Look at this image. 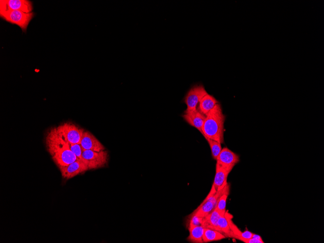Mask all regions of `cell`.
Masks as SVG:
<instances>
[{
	"mask_svg": "<svg viewBox=\"0 0 324 243\" xmlns=\"http://www.w3.org/2000/svg\"><path fill=\"white\" fill-rule=\"evenodd\" d=\"M206 139L210 146L212 157L213 159L216 160L222 149L221 144L216 141L211 139L207 138Z\"/></svg>",
	"mask_w": 324,
	"mask_h": 243,
	"instance_id": "19",
	"label": "cell"
},
{
	"mask_svg": "<svg viewBox=\"0 0 324 243\" xmlns=\"http://www.w3.org/2000/svg\"><path fill=\"white\" fill-rule=\"evenodd\" d=\"M45 141L47 149L58 167L67 165L77 159L69 143L58 133L56 127L48 130Z\"/></svg>",
	"mask_w": 324,
	"mask_h": 243,
	"instance_id": "1",
	"label": "cell"
},
{
	"mask_svg": "<svg viewBox=\"0 0 324 243\" xmlns=\"http://www.w3.org/2000/svg\"><path fill=\"white\" fill-rule=\"evenodd\" d=\"M218 103V101L212 96L208 94L199 102V111L206 115Z\"/></svg>",
	"mask_w": 324,
	"mask_h": 243,
	"instance_id": "14",
	"label": "cell"
},
{
	"mask_svg": "<svg viewBox=\"0 0 324 243\" xmlns=\"http://www.w3.org/2000/svg\"><path fill=\"white\" fill-rule=\"evenodd\" d=\"M216 160L217 164L232 170L240 161V157L238 155L225 147L222 149Z\"/></svg>",
	"mask_w": 324,
	"mask_h": 243,
	"instance_id": "9",
	"label": "cell"
},
{
	"mask_svg": "<svg viewBox=\"0 0 324 243\" xmlns=\"http://www.w3.org/2000/svg\"><path fill=\"white\" fill-rule=\"evenodd\" d=\"M218 230L226 237L232 238L233 233L230 228L227 219L225 215H221L218 221Z\"/></svg>",
	"mask_w": 324,
	"mask_h": 243,
	"instance_id": "18",
	"label": "cell"
},
{
	"mask_svg": "<svg viewBox=\"0 0 324 243\" xmlns=\"http://www.w3.org/2000/svg\"><path fill=\"white\" fill-rule=\"evenodd\" d=\"M216 205L210 200H204L193 213V215L204 218L215 207Z\"/></svg>",
	"mask_w": 324,
	"mask_h": 243,
	"instance_id": "16",
	"label": "cell"
},
{
	"mask_svg": "<svg viewBox=\"0 0 324 243\" xmlns=\"http://www.w3.org/2000/svg\"><path fill=\"white\" fill-rule=\"evenodd\" d=\"M203 219V218L192 215L189 226L201 225Z\"/></svg>",
	"mask_w": 324,
	"mask_h": 243,
	"instance_id": "22",
	"label": "cell"
},
{
	"mask_svg": "<svg viewBox=\"0 0 324 243\" xmlns=\"http://www.w3.org/2000/svg\"><path fill=\"white\" fill-rule=\"evenodd\" d=\"M189 235L187 240L194 243H202L204 228L202 225L190 226L188 227Z\"/></svg>",
	"mask_w": 324,
	"mask_h": 243,
	"instance_id": "15",
	"label": "cell"
},
{
	"mask_svg": "<svg viewBox=\"0 0 324 243\" xmlns=\"http://www.w3.org/2000/svg\"><path fill=\"white\" fill-rule=\"evenodd\" d=\"M7 10H18L26 13H30L33 10L32 3L28 0H0V11Z\"/></svg>",
	"mask_w": 324,
	"mask_h": 243,
	"instance_id": "8",
	"label": "cell"
},
{
	"mask_svg": "<svg viewBox=\"0 0 324 243\" xmlns=\"http://www.w3.org/2000/svg\"><path fill=\"white\" fill-rule=\"evenodd\" d=\"M221 216L217 210L214 208L210 213L203 219L201 225L204 228L218 230V221Z\"/></svg>",
	"mask_w": 324,
	"mask_h": 243,
	"instance_id": "13",
	"label": "cell"
},
{
	"mask_svg": "<svg viewBox=\"0 0 324 243\" xmlns=\"http://www.w3.org/2000/svg\"><path fill=\"white\" fill-rule=\"evenodd\" d=\"M58 133L69 144H80L85 130L71 122H65L56 127Z\"/></svg>",
	"mask_w": 324,
	"mask_h": 243,
	"instance_id": "4",
	"label": "cell"
},
{
	"mask_svg": "<svg viewBox=\"0 0 324 243\" xmlns=\"http://www.w3.org/2000/svg\"><path fill=\"white\" fill-rule=\"evenodd\" d=\"M184 119L191 126L197 129L202 134V126L205 121L206 115L199 110L185 113L182 115Z\"/></svg>",
	"mask_w": 324,
	"mask_h": 243,
	"instance_id": "12",
	"label": "cell"
},
{
	"mask_svg": "<svg viewBox=\"0 0 324 243\" xmlns=\"http://www.w3.org/2000/svg\"><path fill=\"white\" fill-rule=\"evenodd\" d=\"M225 116L218 103L206 115L202 126V135L205 139H211L221 144L224 142Z\"/></svg>",
	"mask_w": 324,
	"mask_h": 243,
	"instance_id": "2",
	"label": "cell"
},
{
	"mask_svg": "<svg viewBox=\"0 0 324 243\" xmlns=\"http://www.w3.org/2000/svg\"><path fill=\"white\" fill-rule=\"evenodd\" d=\"M208 94L203 85H195L192 87L184 97V102L187 105L185 113L194 111L202 98Z\"/></svg>",
	"mask_w": 324,
	"mask_h": 243,
	"instance_id": "6",
	"label": "cell"
},
{
	"mask_svg": "<svg viewBox=\"0 0 324 243\" xmlns=\"http://www.w3.org/2000/svg\"><path fill=\"white\" fill-rule=\"evenodd\" d=\"M228 195H222L217 202L215 208L221 215H225L226 212V203Z\"/></svg>",
	"mask_w": 324,
	"mask_h": 243,
	"instance_id": "20",
	"label": "cell"
},
{
	"mask_svg": "<svg viewBox=\"0 0 324 243\" xmlns=\"http://www.w3.org/2000/svg\"><path fill=\"white\" fill-rule=\"evenodd\" d=\"M82 159L87 164L89 170L96 169L103 167L106 165L108 154L105 150L95 151L83 149Z\"/></svg>",
	"mask_w": 324,
	"mask_h": 243,
	"instance_id": "5",
	"label": "cell"
},
{
	"mask_svg": "<svg viewBox=\"0 0 324 243\" xmlns=\"http://www.w3.org/2000/svg\"><path fill=\"white\" fill-rule=\"evenodd\" d=\"M232 169L216 163V171L212 187L216 192L223 188L227 183V178Z\"/></svg>",
	"mask_w": 324,
	"mask_h": 243,
	"instance_id": "11",
	"label": "cell"
},
{
	"mask_svg": "<svg viewBox=\"0 0 324 243\" xmlns=\"http://www.w3.org/2000/svg\"><path fill=\"white\" fill-rule=\"evenodd\" d=\"M34 15L33 12L26 13L18 10L0 11L1 18L12 24L17 25L24 32H26L28 26Z\"/></svg>",
	"mask_w": 324,
	"mask_h": 243,
	"instance_id": "3",
	"label": "cell"
},
{
	"mask_svg": "<svg viewBox=\"0 0 324 243\" xmlns=\"http://www.w3.org/2000/svg\"><path fill=\"white\" fill-rule=\"evenodd\" d=\"M80 145L83 149L95 151L105 150V147L90 131L85 130L82 134Z\"/></svg>",
	"mask_w": 324,
	"mask_h": 243,
	"instance_id": "10",
	"label": "cell"
},
{
	"mask_svg": "<svg viewBox=\"0 0 324 243\" xmlns=\"http://www.w3.org/2000/svg\"><path fill=\"white\" fill-rule=\"evenodd\" d=\"M69 146L71 150L76 155L77 159L83 160L82 159V153L83 149L80 144H69Z\"/></svg>",
	"mask_w": 324,
	"mask_h": 243,
	"instance_id": "21",
	"label": "cell"
},
{
	"mask_svg": "<svg viewBox=\"0 0 324 243\" xmlns=\"http://www.w3.org/2000/svg\"><path fill=\"white\" fill-rule=\"evenodd\" d=\"M58 168L63 178L65 179H70L89 170L86 163L83 160L78 159L67 165Z\"/></svg>",
	"mask_w": 324,
	"mask_h": 243,
	"instance_id": "7",
	"label": "cell"
},
{
	"mask_svg": "<svg viewBox=\"0 0 324 243\" xmlns=\"http://www.w3.org/2000/svg\"><path fill=\"white\" fill-rule=\"evenodd\" d=\"M226 238V236L220 231L204 228L203 235V243L220 241Z\"/></svg>",
	"mask_w": 324,
	"mask_h": 243,
	"instance_id": "17",
	"label": "cell"
}]
</instances>
